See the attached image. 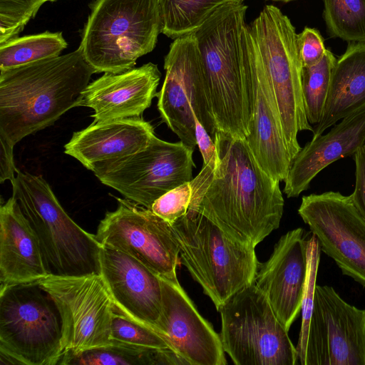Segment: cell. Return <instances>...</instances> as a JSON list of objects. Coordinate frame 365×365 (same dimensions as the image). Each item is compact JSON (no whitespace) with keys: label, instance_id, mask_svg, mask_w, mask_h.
Returning a JSON list of instances; mask_svg holds the SVG:
<instances>
[{"label":"cell","instance_id":"6da1fadb","mask_svg":"<svg viewBox=\"0 0 365 365\" xmlns=\"http://www.w3.org/2000/svg\"><path fill=\"white\" fill-rule=\"evenodd\" d=\"M217 153L190 181L188 210L218 226L231 240L256 247L280 224L279 181L260 166L245 138L217 130Z\"/></svg>","mask_w":365,"mask_h":365},{"label":"cell","instance_id":"7a4b0ae2","mask_svg":"<svg viewBox=\"0 0 365 365\" xmlns=\"http://www.w3.org/2000/svg\"><path fill=\"white\" fill-rule=\"evenodd\" d=\"M93 68L81 49L0 71V135L15 145L81 106Z\"/></svg>","mask_w":365,"mask_h":365},{"label":"cell","instance_id":"3957f363","mask_svg":"<svg viewBox=\"0 0 365 365\" xmlns=\"http://www.w3.org/2000/svg\"><path fill=\"white\" fill-rule=\"evenodd\" d=\"M247 9L243 3L226 4L193 32L217 130L240 138L250 134L252 120L245 62Z\"/></svg>","mask_w":365,"mask_h":365},{"label":"cell","instance_id":"277c9868","mask_svg":"<svg viewBox=\"0 0 365 365\" xmlns=\"http://www.w3.org/2000/svg\"><path fill=\"white\" fill-rule=\"evenodd\" d=\"M14 197L40 242L48 274H101L102 245L78 225L60 205L41 175L17 170Z\"/></svg>","mask_w":365,"mask_h":365},{"label":"cell","instance_id":"5b68a950","mask_svg":"<svg viewBox=\"0 0 365 365\" xmlns=\"http://www.w3.org/2000/svg\"><path fill=\"white\" fill-rule=\"evenodd\" d=\"M170 225L181 264L217 311L235 294L253 283L259 264L255 247L231 240L195 210H188Z\"/></svg>","mask_w":365,"mask_h":365},{"label":"cell","instance_id":"8992f818","mask_svg":"<svg viewBox=\"0 0 365 365\" xmlns=\"http://www.w3.org/2000/svg\"><path fill=\"white\" fill-rule=\"evenodd\" d=\"M161 33L158 0H95L79 48L96 73L133 68Z\"/></svg>","mask_w":365,"mask_h":365},{"label":"cell","instance_id":"52a82bcc","mask_svg":"<svg viewBox=\"0 0 365 365\" xmlns=\"http://www.w3.org/2000/svg\"><path fill=\"white\" fill-rule=\"evenodd\" d=\"M246 39L260 61L273 88L286 147L292 162L302 149L299 132H313L304 108L302 63L297 34L290 19L274 5H266L245 28Z\"/></svg>","mask_w":365,"mask_h":365},{"label":"cell","instance_id":"ba28073f","mask_svg":"<svg viewBox=\"0 0 365 365\" xmlns=\"http://www.w3.org/2000/svg\"><path fill=\"white\" fill-rule=\"evenodd\" d=\"M0 354L9 364H58L61 317L38 281L0 287Z\"/></svg>","mask_w":365,"mask_h":365},{"label":"cell","instance_id":"9c48e42d","mask_svg":"<svg viewBox=\"0 0 365 365\" xmlns=\"http://www.w3.org/2000/svg\"><path fill=\"white\" fill-rule=\"evenodd\" d=\"M218 312L223 349L236 365H296L298 355L288 331L267 298L252 283Z\"/></svg>","mask_w":365,"mask_h":365},{"label":"cell","instance_id":"30bf717a","mask_svg":"<svg viewBox=\"0 0 365 365\" xmlns=\"http://www.w3.org/2000/svg\"><path fill=\"white\" fill-rule=\"evenodd\" d=\"M165 76L158 92V109L167 126L195 150V118L214 138L217 130L194 33L172 42L164 59Z\"/></svg>","mask_w":365,"mask_h":365},{"label":"cell","instance_id":"8fae6325","mask_svg":"<svg viewBox=\"0 0 365 365\" xmlns=\"http://www.w3.org/2000/svg\"><path fill=\"white\" fill-rule=\"evenodd\" d=\"M38 282L60 314L61 359L112 343L114 304L101 274H48Z\"/></svg>","mask_w":365,"mask_h":365},{"label":"cell","instance_id":"7c38bea8","mask_svg":"<svg viewBox=\"0 0 365 365\" xmlns=\"http://www.w3.org/2000/svg\"><path fill=\"white\" fill-rule=\"evenodd\" d=\"M193 151L180 140L170 143L155 135L143 149L93 173L126 199L150 209L158 197L192 179Z\"/></svg>","mask_w":365,"mask_h":365},{"label":"cell","instance_id":"4fadbf2b","mask_svg":"<svg viewBox=\"0 0 365 365\" xmlns=\"http://www.w3.org/2000/svg\"><path fill=\"white\" fill-rule=\"evenodd\" d=\"M101 220L95 237L103 247L136 259L160 277L177 280L180 250L170 224L128 199Z\"/></svg>","mask_w":365,"mask_h":365},{"label":"cell","instance_id":"5bb4252c","mask_svg":"<svg viewBox=\"0 0 365 365\" xmlns=\"http://www.w3.org/2000/svg\"><path fill=\"white\" fill-rule=\"evenodd\" d=\"M298 214L324 253L342 273L365 287V219L351 195L337 191L302 198Z\"/></svg>","mask_w":365,"mask_h":365},{"label":"cell","instance_id":"9a60e30c","mask_svg":"<svg viewBox=\"0 0 365 365\" xmlns=\"http://www.w3.org/2000/svg\"><path fill=\"white\" fill-rule=\"evenodd\" d=\"M303 365H365V309L316 285Z\"/></svg>","mask_w":365,"mask_h":365},{"label":"cell","instance_id":"2e32d148","mask_svg":"<svg viewBox=\"0 0 365 365\" xmlns=\"http://www.w3.org/2000/svg\"><path fill=\"white\" fill-rule=\"evenodd\" d=\"M162 309L156 330L188 365L227 364L220 334L198 312L178 280L161 277Z\"/></svg>","mask_w":365,"mask_h":365},{"label":"cell","instance_id":"e0dca14e","mask_svg":"<svg viewBox=\"0 0 365 365\" xmlns=\"http://www.w3.org/2000/svg\"><path fill=\"white\" fill-rule=\"evenodd\" d=\"M245 37L252 113L250 132L245 139L264 170L273 179L284 181L292 161L284 141L278 104L273 88L260 61L248 44L245 34Z\"/></svg>","mask_w":365,"mask_h":365},{"label":"cell","instance_id":"ac0fdd59","mask_svg":"<svg viewBox=\"0 0 365 365\" xmlns=\"http://www.w3.org/2000/svg\"><path fill=\"white\" fill-rule=\"evenodd\" d=\"M309 238L302 228L282 235L269 258L258 264L253 283L289 331L301 311L307 274Z\"/></svg>","mask_w":365,"mask_h":365},{"label":"cell","instance_id":"d6986e66","mask_svg":"<svg viewBox=\"0 0 365 365\" xmlns=\"http://www.w3.org/2000/svg\"><path fill=\"white\" fill-rule=\"evenodd\" d=\"M100 259L101 275L114 308L156 330L162 309L161 277L136 259L114 249L102 246Z\"/></svg>","mask_w":365,"mask_h":365},{"label":"cell","instance_id":"ffe728a7","mask_svg":"<svg viewBox=\"0 0 365 365\" xmlns=\"http://www.w3.org/2000/svg\"><path fill=\"white\" fill-rule=\"evenodd\" d=\"M161 77L151 62L120 73H106L90 83L81 106L92 108L94 121L141 117L153 99Z\"/></svg>","mask_w":365,"mask_h":365},{"label":"cell","instance_id":"44dd1931","mask_svg":"<svg viewBox=\"0 0 365 365\" xmlns=\"http://www.w3.org/2000/svg\"><path fill=\"white\" fill-rule=\"evenodd\" d=\"M155 135L152 125L140 117L93 121L73 133L64 153L94 173L143 149Z\"/></svg>","mask_w":365,"mask_h":365},{"label":"cell","instance_id":"7402d4cb","mask_svg":"<svg viewBox=\"0 0 365 365\" xmlns=\"http://www.w3.org/2000/svg\"><path fill=\"white\" fill-rule=\"evenodd\" d=\"M364 145L365 107L302 148L284 181V192L289 198L298 197L322 170L340 158L354 155Z\"/></svg>","mask_w":365,"mask_h":365},{"label":"cell","instance_id":"603a6c76","mask_svg":"<svg viewBox=\"0 0 365 365\" xmlns=\"http://www.w3.org/2000/svg\"><path fill=\"white\" fill-rule=\"evenodd\" d=\"M47 275L38 238L11 196L0 207V287L38 282Z\"/></svg>","mask_w":365,"mask_h":365},{"label":"cell","instance_id":"cb8c5ba5","mask_svg":"<svg viewBox=\"0 0 365 365\" xmlns=\"http://www.w3.org/2000/svg\"><path fill=\"white\" fill-rule=\"evenodd\" d=\"M365 107V42H351L336 60L320 120L312 139Z\"/></svg>","mask_w":365,"mask_h":365},{"label":"cell","instance_id":"d4e9b609","mask_svg":"<svg viewBox=\"0 0 365 365\" xmlns=\"http://www.w3.org/2000/svg\"><path fill=\"white\" fill-rule=\"evenodd\" d=\"M58 364L188 365L173 349L135 346L112 340L109 345L64 356Z\"/></svg>","mask_w":365,"mask_h":365},{"label":"cell","instance_id":"484cf974","mask_svg":"<svg viewBox=\"0 0 365 365\" xmlns=\"http://www.w3.org/2000/svg\"><path fill=\"white\" fill-rule=\"evenodd\" d=\"M245 0H158L161 33L175 39L194 32L219 7Z\"/></svg>","mask_w":365,"mask_h":365},{"label":"cell","instance_id":"4316f807","mask_svg":"<svg viewBox=\"0 0 365 365\" xmlns=\"http://www.w3.org/2000/svg\"><path fill=\"white\" fill-rule=\"evenodd\" d=\"M67 46L61 32L13 38L0 44V71L60 56Z\"/></svg>","mask_w":365,"mask_h":365},{"label":"cell","instance_id":"83f0119b","mask_svg":"<svg viewBox=\"0 0 365 365\" xmlns=\"http://www.w3.org/2000/svg\"><path fill=\"white\" fill-rule=\"evenodd\" d=\"M324 18L332 37L365 42V0H323Z\"/></svg>","mask_w":365,"mask_h":365},{"label":"cell","instance_id":"f1b7e54d","mask_svg":"<svg viewBox=\"0 0 365 365\" xmlns=\"http://www.w3.org/2000/svg\"><path fill=\"white\" fill-rule=\"evenodd\" d=\"M336 58L328 49L317 63L302 67V89L305 113L310 124L321 119Z\"/></svg>","mask_w":365,"mask_h":365},{"label":"cell","instance_id":"f546056e","mask_svg":"<svg viewBox=\"0 0 365 365\" xmlns=\"http://www.w3.org/2000/svg\"><path fill=\"white\" fill-rule=\"evenodd\" d=\"M320 247L315 235H312L308 240L307 245V274L302 302V324L299 335V340L296 346L298 355V361L303 365L309 323L313 310L314 292L317 271L320 259Z\"/></svg>","mask_w":365,"mask_h":365},{"label":"cell","instance_id":"4dcf8cb0","mask_svg":"<svg viewBox=\"0 0 365 365\" xmlns=\"http://www.w3.org/2000/svg\"><path fill=\"white\" fill-rule=\"evenodd\" d=\"M112 340L143 347L172 349L155 329L130 319L115 308L111 323Z\"/></svg>","mask_w":365,"mask_h":365},{"label":"cell","instance_id":"1f68e13d","mask_svg":"<svg viewBox=\"0 0 365 365\" xmlns=\"http://www.w3.org/2000/svg\"><path fill=\"white\" fill-rule=\"evenodd\" d=\"M47 1L53 0H0V44L17 37Z\"/></svg>","mask_w":365,"mask_h":365},{"label":"cell","instance_id":"d6a6232c","mask_svg":"<svg viewBox=\"0 0 365 365\" xmlns=\"http://www.w3.org/2000/svg\"><path fill=\"white\" fill-rule=\"evenodd\" d=\"M191 195L190 182H184L155 200L150 210L172 225L188 211Z\"/></svg>","mask_w":365,"mask_h":365},{"label":"cell","instance_id":"836d02e7","mask_svg":"<svg viewBox=\"0 0 365 365\" xmlns=\"http://www.w3.org/2000/svg\"><path fill=\"white\" fill-rule=\"evenodd\" d=\"M297 47L302 67L313 66L321 61L327 48L320 33L306 27L297 34Z\"/></svg>","mask_w":365,"mask_h":365},{"label":"cell","instance_id":"e575fe53","mask_svg":"<svg viewBox=\"0 0 365 365\" xmlns=\"http://www.w3.org/2000/svg\"><path fill=\"white\" fill-rule=\"evenodd\" d=\"M355 161V187L351 194L354 203L365 219V145L354 155Z\"/></svg>","mask_w":365,"mask_h":365},{"label":"cell","instance_id":"d590c367","mask_svg":"<svg viewBox=\"0 0 365 365\" xmlns=\"http://www.w3.org/2000/svg\"><path fill=\"white\" fill-rule=\"evenodd\" d=\"M0 182L6 180L11 182L15 179L17 171L14 165L13 149L14 145L0 135Z\"/></svg>","mask_w":365,"mask_h":365},{"label":"cell","instance_id":"8d00e7d4","mask_svg":"<svg viewBox=\"0 0 365 365\" xmlns=\"http://www.w3.org/2000/svg\"><path fill=\"white\" fill-rule=\"evenodd\" d=\"M195 134L197 145L203 159V165H206L216 155L217 149L213 139L196 118Z\"/></svg>","mask_w":365,"mask_h":365},{"label":"cell","instance_id":"74e56055","mask_svg":"<svg viewBox=\"0 0 365 365\" xmlns=\"http://www.w3.org/2000/svg\"><path fill=\"white\" fill-rule=\"evenodd\" d=\"M272 1H292V0H272Z\"/></svg>","mask_w":365,"mask_h":365},{"label":"cell","instance_id":"f35d334b","mask_svg":"<svg viewBox=\"0 0 365 365\" xmlns=\"http://www.w3.org/2000/svg\"><path fill=\"white\" fill-rule=\"evenodd\" d=\"M53 1H56V0H53Z\"/></svg>","mask_w":365,"mask_h":365}]
</instances>
